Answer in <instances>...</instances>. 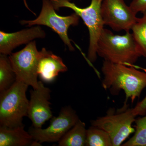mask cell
<instances>
[{"instance_id": "obj_19", "label": "cell", "mask_w": 146, "mask_h": 146, "mask_svg": "<svg viewBox=\"0 0 146 146\" xmlns=\"http://www.w3.org/2000/svg\"><path fill=\"white\" fill-rule=\"evenodd\" d=\"M129 6L136 14L143 12L146 10V0H132Z\"/></svg>"}, {"instance_id": "obj_21", "label": "cell", "mask_w": 146, "mask_h": 146, "mask_svg": "<svg viewBox=\"0 0 146 146\" xmlns=\"http://www.w3.org/2000/svg\"><path fill=\"white\" fill-rule=\"evenodd\" d=\"M70 1H71V0H70Z\"/></svg>"}, {"instance_id": "obj_20", "label": "cell", "mask_w": 146, "mask_h": 146, "mask_svg": "<svg viewBox=\"0 0 146 146\" xmlns=\"http://www.w3.org/2000/svg\"><path fill=\"white\" fill-rule=\"evenodd\" d=\"M143 100L144 102H145L146 103V95L145 97V98H144L143 99Z\"/></svg>"}, {"instance_id": "obj_17", "label": "cell", "mask_w": 146, "mask_h": 146, "mask_svg": "<svg viewBox=\"0 0 146 146\" xmlns=\"http://www.w3.org/2000/svg\"><path fill=\"white\" fill-rule=\"evenodd\" d=\"M86 146H113L111 138L105 131L92 125L86 131Z\"/></svg>"}, {"instance_id": "obj_9", "label": "cell", "mask_w": 146, "mask_h": 146, "mask_svg": "<svg viewBox=\"0 0 146 146\" xmlns=\"http://www.w3.org/2000/svg\"><path fill=\"white\" fill-rule=\"evenodd\" d=\"M101 11L104 25L116 31H130L138 19L124 0H103Z\"/></svg>"}, {"instance_id": "obj_16", "label": "cell", "mask_w": 146, "mask_h": 146, "mask_svg": "<svg viewBox=\"0 0 146 146\" xmlns=\"http://www.w3.org/2000/svg\"><path fill=\"white\" fill-rule=\"evenodd\" d=\"M142 13L143 16L138 18L131 30L141 56L146 58V10Z\"/></svg>"}, {"instance_id": "obj_10", "label": "cell", "mask_w": 146, "mask_h": 146, "mask_svg": "<svg viewBox=\"0 0 146 146\" xmlns=\"http://www.w3.org/2000/svg\"><path fill=\"white\" fill-rule=\"evenodd\" d=\"M51 91L39 81L38 89L30 91L27 117L32 122L33 126L42 128L48 120L53 117L49 101Z\"/></svg>"}, {"instance_id": "obj_5", "label": "cell", "mask_w": 146, "mask_h": 146, "mask_svg": "<svg viewBox=\"0 0 146 146\" xmlns=\"http://www.w3.org/2000/svg\"><path fill=\"white\" fill-rule=\"evenodd\" d=\"M42 51H38L35 41L29 42L26 46L18 52L9 55V59L16 80L21 82L33 89H38L37 80L38 63L42 57Z\"/></svg>"}, {"instance_id": "obj_14", "label": "cell", "mask_w": 146, "mask_h": 146, "mask_svg": "<svg viewBox=\"0 0 146 146\" xmlns=\"http://www.w3.org/2000/svg\"><path fill=\"white\" fill-rule=\"evenodd\" d=\"M86 131L85 123L79 119L58 142L59 146L86 145Z\"/></svg>"}, {"instance_id": "obj_11", "label": "cell", "mask_w": 146, "mask_h": 146, "mask_svg": "<svg viewBox=\"0 0 146 146\" xmlns=\"http://www.w3.org/2000/svg\"><path fill=\"white\" fill-rule=\"evenodd\" d=\"M46 33L41 27H32L16 32L7 33L0 31V53L9 55L14 49L20 45L31 42L37 38H44Z\"/></svg>"}, {"instance_id": "obj_4", "label": "cell", "mask_w": 146, "mask_h": 146, "mask_svg": "<svg viewBox=\"0 0 146 146\" xmlns=\"http://www.w3.org/2000/svg\"><path fill=\"white\" fill-rule=\"evenodd\" d=\"M56 10L61 7L71 9L82 19L88 28L89 35V44L87 60L90 63L97 59V47L99 39L104 25L102 18L101 6L103 0H91L90 5L80 8L70 0H50Z\"/></svg>"}, {"instance_id": "obj_8", "label": "cell", "mask_w": 146, "mask_h": 146, "mask_svg": "<svg viewBox=\"0 0 146 146\" xmlns=\"http://www.w3.org/2000/svg\"><path fill=\"white\" fill-rule=\"evenodd\" d=\"M79 119L74 109L70 106H65L61 109L57 117L51 118L48 127L42 129L31 127L29 129V132L34 141L40 143L58 142Z\"/></svg>"}, {"instance_id": "obj_7", "label": "cell", "mask_w": 146, "mask_h": 146, "mask_svg": "<svg viewBox=\"0 0 146 146\" xmlns=\"http://www.w3.org/2000/svg\"><path fill=\"white\" fill-rule=\"evenodd\" d=\"M136 116L133 108L115 114L113 109L108 110L106 115L91 122V125L103 129L109 134L113 146H119L135 132L132 124Z\"/></svg>"}, {"instance_id": "obj_12", "label": "cell", "mask_w": 146, "mask_h": 146, "mask_svg": "<svg viewBox=\"0 0 146 146\" xmlns=\"http://www.w3.org/2000/svg\"><path fill=\"white\" fill-rule=\"evenodd\" d=\"M42 50V55L38 63L37 73L42 81L51 82L59 73L68 71V68L59 56L45 48H43Z\"/></svg>"}, {"instance_id": "obj_6", "label": "cell", "mask_w": 146, "mask_h": 146, "mask_svg": "<svg viewBox=\"0 0 146 146\" xmlns=\"http://www.w3.org/2000/svg\"><path fill=\"white\" fill-rule=\"evenodd\" d=\"M55 10L50 0H42V10L38 17L32 21L22 20L20 23L28 27L35 25L49 27L58 35L69 50L73 51L75 49L68 37V30L71 26L78 25L80 17L75 13L70 16H60L56 13Z\"/></svg>"}, {"instance_id": "obj_3", "label": "cell", "mask_w": 146, "mask_h": 146, "mask_svg": "<svg viewBox=\"0 0 146 146\" xmlns=\"http://www.w3.org/2000/svg\"><path fill=\"white\" fill-rule=\"evenodd\" d=\"M28 87L16 80L10 88L0 93V126L13 127L23 124V119L27 116L28 110Z\"/></svg>"}, {"instance_id": "obj_15", "label": "cell", "mask_w": 146, "mask_h": 146, "mask_svg": "<svg viewBox=\"0 0 146 146\" xmlns=\"http://www.w3.org/2000/svg\"><path fill=\"white\" fill-rule=\"evenodd\" d=\"M16 74L13 71L9 56L0 54V93L7 90L16 81Z\"/></svg>"}, {"instance_id": "obj_2", "label": "cell", "mask_w": 146, "mask_h": 146, "mask_svg": "<svg viewBox=\"0 0 146 146\" xmlns=\"http://www.w3.org/2000/svg\"><path fill=\"white\" fill-rule=\"evenodd\" d=\"M97 54L104 60L130 66L142 56L130 31L117 35L104 28L98 42Z\"/></svg>"}, {"instance_id": "obj_1", "label": "cell", "mask_w": 146, "mask_h": 146, "mask_svg": "<svg viewBox=\"0 0 146 146\" xmlns=\"http://www.w3.org/2000/svg\"><path fill=\"white\" fill-rule=\"evenodd\" d=\"M101 70L104 76L103 88L109 90L114 96L118 95L123 90L126 100L130 99L133 103L137 98H140L146 87V72L138 70L133 66L104 60Z\"/></svg>"}, {"instance_id": "obj_18", "label": "cell", "mask_w": 146, "mask_h": 146, "mask_svg": "<svg viewBox=\"0 0 146 146\" xmlns=\"http://www.w3.org/2000/svg\"><path fill=\"white\" fill-rule=\"evenodd\" d=\"M134 135L123 146H146V115L136 119Z\"/></svg>"}, {"instance_id": "obj_13", "label": "cell", "mask_w": 146, "mask_h": 146, "mask_svg": "<svg viewBox=\"0 0 146 146\" xmlns=\"http://www.w3.org/2000/svg\"><path fill=\"white\" fill-rule=\"evenodd\" d=\"M24 128V124L13 127L0 126V146L41 145Z\"/></svg>"}]
</instances>
